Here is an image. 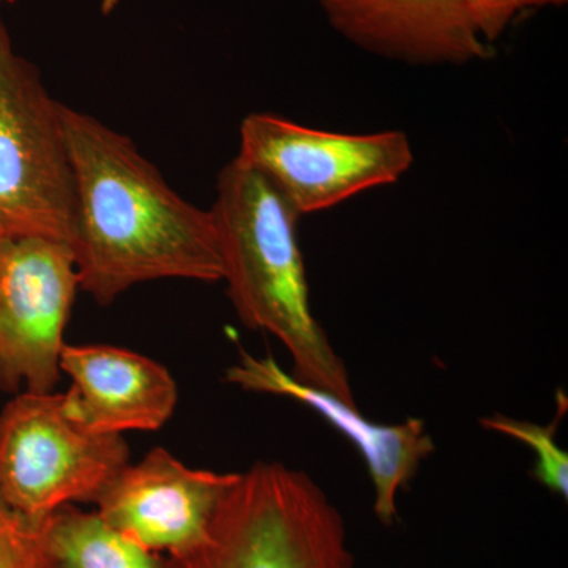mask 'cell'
<instances>
[{
	"instance_id": "obj_1",
	"label": "cell",
	"mask_w": 568,
	"mask_h": 568,
	"mask_svg": "<svg viewBox=\"0 0 568 568\" xmlns=\"http://www.w3.org/2000/svg\"><path fill=\"white\" fill-rule=\"evenodd\" d=\"M77 215L70 248L80 290L112 304L136 284L163 278L222 282L211 211L175 193L130 138L62 104Z\"/></svg>"
},
{
	"instance_id": "obj_2",
	"label": "cell",
	"mask_w": 568,
	"mask_h": 568,
	"mask_svg": "<svg viewBox=\"0 0 568 568\" xmlns=\"http://www.w3.org/2000/svg\"><path fill=\"white\" fill-rule=\"evenodd\" d=\"M211 212L222 245L223 280L239 320L282 342L293 358L295 379L357 407L345 362L310 304L298 245L301 216L237 156L220 171Z\"/></svg>"
},
{
	"instance_id": "obj_3",
	"label": "cell",
	"mask_w": 568,
	"mask_h": 568,
	"mask_svg": "<svg viewBox=\"0 0 568 568\" xmlns=\"http://www.w3.org/2000/svg\"><path fill=\"white\" fill-rule=\"evenodd\" d=\"M168 568H354L338 508L305 473L256 463L223 497L207 537Z\"/></svg>"
},
{
	"instance_id": "obj_4",
	"label": "cell",
	"mask_w": 568,
	"mask_h": 568,
	"mask_svg": "<svg viewBox=\"0 0 568 568\" xmlns=\"http://www.w3.org/2000/svg\"><path fill=\"white\" fill-rule=\"evenodd\" d=\"M77 185L62 103L40 70L18 54L0 17V234L70 245Z\"/></svg>"
},
{
	"instance_id": "obj_5",
	"label": "cell",
	"mask_w": 568,
	"mask_h": 568,
	"mask_svg": "<svg viewBox=\"0 0 568 568\" xmlns=\"http://www.w3.org/2000/svg\"><path fill=\"white\" fill-rule=\"evenodd\" d=\"M129 462L123 436L84 428L63 394L21 392L0 413V497L28 517L95 504Z\"/></svg>"
},
{
	"instance_id": "obj_6",
	"label": "cell",
	"mask_w": 568,
	"mask_h": 568,
	"mask_svg": "<svg viewBox=\"0 0 568 568\" xmlns=\"http://www.w3.org/2000/svg\"><path fill=\"white\" fill-rule=\"evenodd\" d=\"M237 159L264 175L302 216L398 182L413 166L414 152L398 130L327 132L254 112L242 122Z\"/></svg>"
},
{
	"instance_id": "obj_7",
	"label": "cell",
	"mask_w": 568,
	"mask_h": 568,
	"mask_svg": "<svg viewBox=\"0 0 568 568\" xmlns=\"http://www.w3.org/2000/svg\"><path fill=\"white\" fill-rule=\"evenodd\" d=\"M78 290L69 244L41 235H0V390L54 392Z\"/></svg>"
},
{
	"instance_id": "obj_8",
	"label": "cell",
	"mask_w": 568,
	"mask_h": 568,
	"mask_svg": "<svg viewBox=\"0 0 568 568\" xmlns=\"http://www.w3.org/2000/svg\"><path fill=\"white\" fill-rule=\"evenodd\" d=\"M239 474L183 465L164 448H153L129 465L97 500V514L145 551L179 559L207 537L216 508Z\"/></svg>"
},
{
	"instance_id": "obj_9",
	"label": "cell",
	"mask_w": 568,
	"mask_h": 568,
	"mask_svg": "<svg viewBox=\"0 0 568 568\" xmlns=\"http://www.w3.org/2000/svg\"><path fill=\"white\" fill-rule=\"evenodd\" d=\"M226 381L245 392L286 396L302 403L349 439L368 467L375 487V514L384 525L395 521L398 493L413 480L422 462L436 450L420 418H407L398 425L366 420L358 407L301 383L271 355L260 358L242 353L237 364L226 369Z\"/></svg>"
},
{
	"instance_id": "obj_10",
	"label": "cell",
	"mask_w": 568,
	"mask_h": 568,
	"mask_svg": "<svg viewBox=\"0 0 568 568\" xmlns=\"http://www.w3.org/2000/svg\"><path fill=\"white\" fill-rule=\"evenodd\" d=\"M339 36L409 65H465L491 58L466 0H320Z\"/></svg>"
},
{
	"instance_id": "obj_11",
	"label": "cell",
	"mask_w": 568,
	"mask_h": 568,
	"mask_svg": "<svg viewBox=\"0 0 568 568\" xmlns=\"http://www.w3.org/2000/svg\"><path fill=\"white\" fill-rule=\"evenodd\" d=\"M62 373L71 377L67 410L103 435L156 432L178 406L173 375L159 362L110 345H65Z\"/></svg>"
},
{
	"instance_id": "obj_12",
	"label": "cell",
	"mask_w": 568,
	"mask_h": 568,
	"mask_svg": "<svg viewBox=\"0 0 568 568\" xmlns=\"http://www.w3.org/2000/svg\"><path fill=\"white\" fill-rule=\"evenodd\" d=\"M48 541L54 568H168L103 521L97 511L65 506L50 515Z\"/></svg>"
},
{
	"instance_id": "obj_13",
	"label": "cell",
	"mask_w": 568,
	"mask_h": 568,
	"mask_svg": "<svg viewBox=\"0 0 568 568\" xmlns=\"http://www.w3.org/2000/svg\"><path fill=\"white\" fill-rule=\"evenodd\" d=\"M489 432L500 433L526 444L536 454L534 478L556 495L568 496V455L556 444V425L540 426L506 416L481 418Z\"/></svg>"
},
{
	"instance_id": "obj_14",
	"label": "cell",
	"mask_w": 568,
	"mask_h": 568,
	"mask_svg": "<svg viewBox=\"0 0 568 568\" xmlns=\"http://www.w3.org/2000/svg\"><path fill=\"white\" fill-rule=\"evenodd\" d=\"M48 521L11 508L0 497V568H54Z\"/></svg>"
},
{
	"instance_id": "obj_15",
	"label": "cell",
	"mask_w": 568,
	"mask_h": 568,
	"mask_svg": "<svg viewBox=\"0 0 568 568\" xmlns=\"http://www.w3.org/2000/svg\"><path fill=\"white\" fill-rule=\"evenodd\" d=\"M478 32L495 43L521 14L530 10L564 7L568 0H466Z\"/></svg>"
},
{
	"instance_id": "obj_16",
	"label": "cell",
	"mask_w": 568,
	"mask_h": 568,
	"mask_svg": "<svg viewBox=\"0 0 568 568\" xmlns=\"http://www.w3.org/2000/svg\"><path fill=\"white\" fill-rule=\"evenodd\" d=\"M0 2H2V0H0Z\"/></svg>"
},
{
	"instance_id": "obj_17",
	"label": "cell",
	"mask_w": 568,
	"mask_h": 568,
	"mask_svg": "<svg viewBox=\"0 0 568 568\" xmlns=\"http://www.w3.org/2000/svg\"><path fill=\"white\" fill-rule=\"evenodd\" d=\"M0 235H2V234H0Z\"/></svg>"
}]
</instances>
